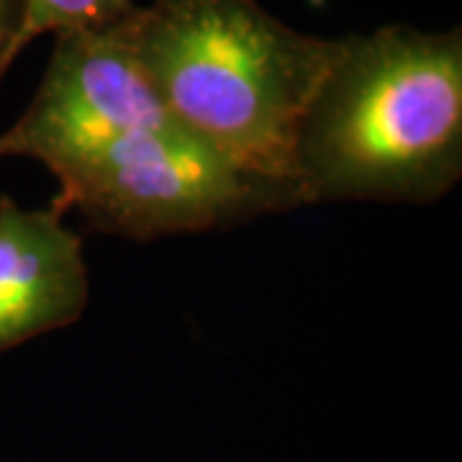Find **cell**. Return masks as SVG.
Masks as SVG:
<instances>
[{
	"instance_id": "obj_6",
	"label": "cell",
	"mask_w": 462,
	"mask_h": 462,
	"mask_svg": "<svg viewBox=\"0 0 462 462\" xmlns=\"http://www.w3.org/2000/svg\"><path fill=\"white\" fill-rule=\"evenodd\" d=\"M134 0H23L21 21L8 47L0 51V78L18 54L44 33H69L106 29L132 14Z\"/></svg>"
},
{
	"instance_id": "obj_4",
	"label": "cell",
	"mask_w": 462,
	"mask_h": 462,
	"mask_svg": "<svg viewBox=\"0 0 462 462\" xmlns=\"http://www.w3.org/2000/svg\"><path fill=\"white\" fill-rule=\"evenodd\" d=\"M170 121L134 57L124 18L54 36L36 96L0 134V157L36 160L54 175L118 136Z\"/></svg>"
},
{
	"instance_id": "obj_7",
	"label": "cell",
	"mask_w": 462,
	"mask_h": 462,
	"mask_svg": "<svg viewBox=\"0 0 462 462\" xmlns=\"http://www.w3.org/2000/svg\"><path fill=\"white\" fill-rule=\"evenodd\" d=\"M21 8H23V0H0V51L8 47L11 36L16 33Z\"/></svg>"
},
{
	"instance_id": "obj_1",
	"label": "cell",
	"mask_w": 462,
	"mask_h": 462,
	"mask_svg": "<svg viewBox=\"0 0 462 462\" xmlns=\"http://www.w3.org/2000/svg\"><path fill=\"white\" fill-rule=\"evenodd\" d=\"M462 178V32L339 36L296 139L300 206L431 203Z\"/></svg>"
},
{
	"instance_id": "obj_2",
	"label": "cell",
	"mask_w": 462,
	"mask_h": 462,
	"mask_svg": "<svg viewBox=\"0 0 462 462\" xmlns=\"http://www.w3.org/2000/svg\"><path fill=\"white\" fill-rule=\"evenodd\" d=\"M134 57L165 114L231 167L300 206L296 139L337 42L257 0H152L126 16Z\"/></svg>"
},
{
	"instance_id": "obj_5",
	"label": "cell",
	"mask_w": 462,
	"mask_h": 462,
	"mask_svg": "<svg viewBox=\"0 0 462 462\" xmlns=\"http://www.w3.org/2000/svg\"><path fill=\"white\" fill-rule=\"evenodd\" d=\"M88 296L83 239L62 214L0 196V349L75 324Z\"/></svg>"
},
{
	"instance_id": "obj_3",
	"label": "cell",
	"mask_w": 462,
	"mask_h": 462,
	"mask_svg": "<svg viewBox=\"0 0 462 462\" xmlns=\"http://www.w3.org/2000/svg\"><path fill=\"white\" fill-rule=\"evenodd\" d=\"M57 214L80 211L93 229L157 239L224 229L288 211L281 196L247 178L175 121L118 136L54 172Z\"/></svg>"
}]
</instances>
